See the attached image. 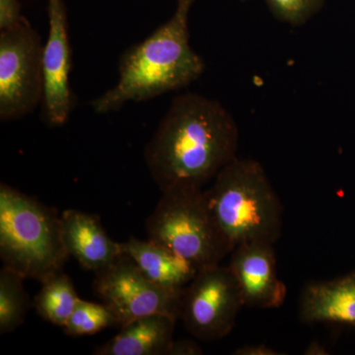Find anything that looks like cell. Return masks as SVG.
I'll return each mask as SVG.
<instances>
[{"instance_id":"1","label":"cell","mask_w":355,"mask_h":355,"mask_svg":"<svg viewBox=\"0 0 355 355\" xmlns=\"http://www.w3.org/2000/svg\"><path fill=\"white\" fill-rule=\"evenodd\" d=\"M239 130L216 99L184 93L175 97L144 158L161 191L174 187L202 189L237 157Z\"/></svg>"},{"instance_id":"2","label":"cell","mask_w":355,"mask_h":355,"mask_svg":"<svg viewBox=\"0 0 355 355\" xmlns=\"http://www.w3.org/2000/svg\"><path fill=\"white\" fill-rule=\"evenodd\" d=\"M195 1L177 0L169 20L125 51L118 83L91 102L96 114L119 111L128 102L148 101L187 87L202 76L205 62L190 44L189 20Z\"/></svg>"},{"instance_id":"3","label":"cell","mask_w":355,"mask_h":355,"mask_svg":"<svg viewBox=\"0 0 355 355\" xmlns=\"http://www.w3.org/2000/svg\"><path fill=\"white\" fill-rule=\"evenodd\" d=\"M210 216L231 252L243 243L275 244L282 235L284 207L258 161L236 157L205 191Z\"/></svg>"},{"instance_id":"4","label":"cell","mask_w":355,"mask_h":355,"mask_svg":"<svg viewBox=\"0 0 355 355\" xmlns=\"http://www.w3.org/2000/svg\"><path fill=\"white\" fill-rule=\"evenodd\" d=\"M0 257L23 279L43 282L69 259L55 209L6 184L0 186Z\"/></svg>"},{"instance_id":"5","label":"cell","mask_w":355,"mask_h":355,"mask_svg":"<svg viewBox=\"0 0 355 355\" xmlns=\"http://www.w3.org/2000/svg\"><path fill=\"white\" fill-rule=\"evenodd\" d=\"M146 227L149 240L198 268L218 265L231 254L212 220L202 189L174 187L163 191Z\"/></svg>"},{"instance_id":"6","label":"cell","mask_w":355,"mask_h":355,"mask_svg":"<svg viewBox=\"0 0 355 355\" xmlns=\"http://www.w3.org/2000/svg\"><path fill=\"white\" fill-rule=\"evenodd\" d=\"M43 49L38 33L23 18L0 32V120H19L42 104Z\"/></svg>"},{"instance_id":"7","label":"cell","mask_w":355,"mask_h":355,"mask_svg":"<svg viewBox=\"0 0 355 355\" xmlns=\"http://www.w3.org/2000/svg\"><path fill=\"white\" fill-rule=\"evenodd\" d=\"M93 289L116 317L119 328L149 315L181 319L184 289L158 286L140 270L128 254L96 272Z\"/></svg>"},{"instance_id":"8","label":"cell","mask_w":355,"mask_h":355,"mask_svg":"<svg viewBox=\"0 0 355 355\" xmlns=\"http://www.w3.org/2000/svg\"><path fill=\"white\" fill-rule=\"evenodd\" d=\"M244 307L241 292L228 266L200 268L184 291L181 319L187 331L200 340L225 338Z\"/></svg>"},{"instance_id":"9","label":"cell","mask_w":355,"mask_h":355,"mask_svg":"<svg viewBox=\"0 0 355 355\" xmlns=\"http://www.w3.org/2000/svg\"><path fill=\"white\" fill-rule=\"evenodd\" d=\"M49 34L43 49L44 121L50 127H62L74 106L70 87L71 46L64 0H49Z\"/></svg>"},{"instance_id":"10","label":"cell","mask_w":355,"mask_h":355,"mask_svg":"<svg viewBox=\"0 0 355 355\" xmlns=\"http://www.w3.org/2000/svg\"><path fill=\"white\" fill-rule=\"evenodd\" d=\"M273 245L265 241L247 242L231 252L228 266L246 307L275 309L286 301L287 287L277 275Z\"/></svg>"},{"instance_id":"11","label":"cell","mask_w":355,"mask_h":355,"mask_svg":"<svg viewBox=\"0 0 355 355\" xmlns=\"http://www.w3.org/2000/svg\"><path fill=\"white\" fill-rule=\"evenodd\" d=\"M60 218L67 254L86 270H103L123 254L121 243L109 237L95 214L67 209Z\"/></svg>"},{"instance_id":"12","label":"cell","mask_w":355,"mask_h":355,"mask_svg":"<svg viewBox=\"0 0 355 355\" xmlns=\"http://www.w3.org/2000/svg\"><path fill=\"white\" fill-rule=\"evenodd\" d=\"M298 311L305 324L355 326V270L336 279L306 284Z\"/></svg>"},{"instance_id":"13","label":"cell","mask_w":355,"mask_h":355,"mask_svg":"<svg viewBox=\"0 0 355 355\" xmlns=\"http://www.w3.org/2000/svg\"><path fill=\"white\" fill-rule=\"evenodd\" d=\"M177 320L154 314L130 322L120 333L96 347V355H169Z\"/></svg>"},{"instance_id":"14","label":"cell","mask_w":355,"mask_h":355,"mask_svg":"<svg viewBox=\"0 0 355 355\" xmlns=\"http://www.w3.org/2000/svg\"><path fill=\"white\" fill-rule=\"evenodd\" d=\"M121 247L123 254L130 257L149 279L167 288H186L200 270L179 254L149 239L130 237L121 243Z\"/></svg>"},{"instance_id":"15","label":"cell","mask_w":355,"mask_h":355,"mask_svg":"<svg viewBox=\"0 0 355 355\" xmlns=\"http://www.w3.org/2000/svg\"><path fill=\"white\" fill-rule=\"evenodd\" d=\"M41 284L33 306L44 321L64 328L80 299L73 282L62 270Z\"/></svg>"},{"instance_id":"16","label":"cell","mask_w":355,"mask_h":355,"mask_svg":"<svg viewBox=\"0 0 355 355\" xmlns=\"http://www.w3.org/2000/svg\"><path fill=\"white\" fill-rule=\"evenodd\" d=\"M25 279L10 268L0 270V334L12 333L24 323L33 303L26 291Z\"/></svg>"},{"instance_id":"17","label":"cell","mask_w":355,"mask_h":355,"mask_svg":"<svg viewBox=\"0 0 355 355\" xmlns=\"http://www.w3.org/2000/svg\"><path fill=\"white\" fill-rule=\"evenodd\" d=\"M116 326V317L104 303L89 302L80 298L62 329L70 336H84Z\"/></svg>"},{"instance_id":"18","label":"cell","mask_w":355,"mask_h":355,"mask_svg":"<svg viewBox=\"0 0 355 355\" xmlns=\"http://www.w3.org/2000/svg\"><path fill=\"white\" fill-rule=\"evenodd\" d=\"M266 2L277 20L298 27L321 10L324 0H266Z\"/></svg>"},{"instance_id":"19","label":"cell","mask_w":355,"mask_h":355,"mask_svg":"<svg viewBox=\"0 0 355 355\" xmlns=\"http://www.w3.org/2000/svg\"><path fill=\"white\" fill-rule=\"evenodd\" d=\"M23 18L18 0H0V31L10 29Z\"/></svg>"},{"instance_id":"20","label":"cell","mask_w":355,"mask_h":355,"mask_svg":"<svg viewBox=\"0 0 355 355\" xmlns=\"http://www.w3.org/2000/svg\"><path fill=\"white\" fill-rule=\"evenodd\" d=\"M202 354V349L200 345L193 340H174L169 355H198Z\"/></svg>"},{"instance_id":"21","label":"cell","mask_w":355,"mask_h":355,"mask_svg":"<svg viewBox=\"0 0 355 355\" xmlns=\"http://www.w3.org/2000/svg\"><path fill=\"white\" fill-rule=\"evenodd\" d=\"M235 355H280L282 352L263 345H245L233 352Z\"/></svg>"},{"instance_id":"22","label":"cell","mask_w":355,"mask_h":355,"mask_svg":"<svg viewBox=\"0 0 355 355\" xmlns=\"http://www.w3.org/2000/svg\"><path fill=\"white\" fill-rule=\"evenodd\" d=\"M304 354L307 355H326L328 354V352L321 343L312 342L305 349Z\"/></svg>"},{"instance_id":"23","label":"cell","mask_w":355,"mask_h":355,"mask_svg":"<svg viewBox=\"0 0 355 355\" xmlns=\"http://www.w3.org/2000/svg\"><path fill=\"white\" fill-rule=\"evenodd\" d=\"M241 1H247V0H241Z\"/></svg>"}]
</instances>
